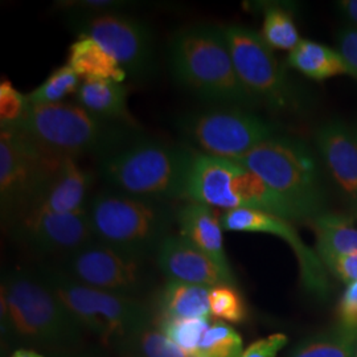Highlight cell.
<instances>
[{
  "label": "cell",
  "mask_w": 357,
  "mask_h": 357,
  "mask_svg": "<svg viewBox=\"0 0 357 357\" xmlns=\"http://www.w3.org/2000/svg\"><path fill=\"white\" fill-rule=\"evenodd\" d=\"M168 65L184 89L215 106L252 109L258 106L236 72L222 26L193 24L171 38Z\"/></svg>",
  "instance_id": "6da1fadb"
},
{
  "label": "cell",
  "mask_w": 357,
  "mask_h": 357,
  "mask_svg": "<svg viewBox=\"0 0 357 357\" xmlns=\"http://www.w3.org/2000/svg\"><path fill=\"white\" fill-rule=\"evenodd\" d=\"M195 150L153 141L143 134L97 159L101 178L115 191L142 199L184 200Z\"/></svg>",
  "instance_id": "7a4b0ae2"
},
{
  "label": "cell",
  "mask_w": 357,
  "mask_h": 357,
  "mask_svg": "<svg viewBox=\"0 0 357 357\" xmlns=\"http://www.w3.org/2000/svg\"><path fill=\"white\" fill-rule=\"evenodd\" d=\"M86 211L96 241L141 259L156 255L176 224V209L168 202L115 190L98 192Z\"/></svg>",
  "instance_id": "3957f363"
},
{
  "label": "cell",
  "mask_w": 357,
  "mask_h": 357,
  "mask_svg": "<svg viewBox=\"0 0 357 357\" xmlns=\"http://www.w3.org/2000/svg\"><path fill=\"white\" fill-rule=\"evenodd\" d=\"M20 130L52 153L75 159H101L142 134L138 128L103 121L76 102L31 105Z\"/></svg>",
  "instance_id": "277c9868"
},
{
  "label": "cell",
  "mask_w": 357,
  "mask_h": 357,
  "mask_svg": "<svg viewBox=\"0 0 357 357\" xmlns=\"http://www.w3.org/2000/svg\"><path fill=\"white\" fill-rule=\"evenodd\" d=\"M262 178L291 205L299 220L319 216L324 191L319 166L306 143L278 134L236 160Z\"/></svg>",
  "instance_id": "5b68a950"
},
{
  "label": "cell",
  "mask_w": 357,
  "mask_h": 357,
  "mask_svg": "<svg viewBox=\"0 0 357 357\" xmlns=\"http://www.w3.org/2000/svg\"><path fill=\"white\" fill-rule=\"evenodd\" d=\"M1 318L15 336L38 345H66L81 326L52 293L40 271L13 270L1 282Z\"/></svg>",
  "instance_id": "8992f818"
},
{
  "label": "cell",
  "mask_w": 357,
  "mask_h": 357,
  "mask_svg": "<svg viewBox=\"0 0 357 357\" xmlns=\"http://www.w3.org/2000/svg\"><path fill=\"white\" fill-rule=\"evenodd\" d=\"M40 274L81 328L97 335L103 344L125 345L150 326L147 307L132 296L85 286L60 268H44Z\"/></svg>",
  "instance_id": "52a82bcc"
},
{
  "label": "cell",
  "mask_w": 357,
  "mask_h": 357,
  "mask_svg": "<svg viewBox=\"0 0 357 357\" xmlns=\"http://www.w3.org/2000/svg\"><path fill=\"white\" fill-rule=\"evenodd\" d=\"M64 158L41 146L23 130H1L0 209L7 224L36 203Z\"/></svg>",
  "instance_id": "ba28073f"
},
{
  "label": "cell",
  "mask_w": 357,
  "mask_h": 357,
  "mask_svg": "<svg viewBox=\"0 0 357 357\" xmlns=\"http://www.w3.org/2000/svg\"><path fill=\"white\" fill-rule=\"evenodd\" d=\"M176 126L197 153L233 162L280 134L274 123L249 109L234 106H213L187 113L178 118Z\"/></svg>",
  "instance_id": "9c48e42d"
},
{
  "label": "cell",
  "mask_w": 357,
  "mask_h": 357,
  "mask_svg": "<svg viewBox=\"0 0 357 357\" xmlns=\"http://www.w3.org/2000/svg\"><path fill=\"white\" fill-rule=\"evenodd\" d=\"M77 36L94 38L128 77L144 79L156 70L153 32L142 20L119 13H66Z\"/></svg>",
  "instance_id": "30bf717a"
},
{
  "label": "cell",
  "mask_w": 357,
  "mask_h": 357,
  "mask_svg": "<svg viewBox=\"0 0 357 357\" xmlns=\"http://www.w3.org/2000/svg\"><path fill=\"white\" fill-rule=\"evenodd\" d=\"M221 26L245 89L273 110L294 109L298 103L295 88L261 35L249 26Z\"/></svg>",
  "instance_id": "8fae6325"
},
{
  "label": "cell",
  "mask_w": 357,
  "mask_h": 357,
  "mask_svg": "<svg viewBox=\"0 0 357 357\" xmlns=\"http://www.w3.org/2000/svg\"><path fill=\"white\" fill-rule=\"evenodd\" d=\"M60 270L85 286L132 298L147 284L144 259L123 255L98 241L63 258Z\"/></svg>",
  "instance_id": "7c38bea8"
},
{
  "label": "cell",
  "mask_w": 357,
  "mask_h": 357,
  "mask_svg": "<svg viewBox=\"0 0 357 357\" xmlns=\"http://www.w3.org/2000/svg\"><path fill=\"white\" fill-rule=\"evenodd\" d=\"M10 225L15 240L38 255L65 258L96 241L88 211L52 213L29 209L15 217Z\"/></svg>",
  "instance_id": "4fadbf2b"
},
{
  "label": "cell",
  "mask_w": 357,
  "mask_h": 357,
  "mask_svg": "<svg viewBox=\"0 0 357 357\" xmlns=\"http://www.w3.org/2000/svg\"><path fill=\"white\" fill-rule=\"evenodd\" d=\"M221 225L222 229L228 231L268 233L281 237L293 248L299 261L302 281L307 289L320 296H324L328 291V282L319 257L302 241L289 220L258 209L236 208L222 213Z\"/></svg>",
  "instance_id": "5bb4252c"
},
{
  "label": "cell",
  "mask_w": 357,
  "mask_h": 357,
  "mask_svg": "<svg viewBox=\"0 0 357 357\" xmlns=\"http://www.w3.org/2000/svg\"><path fill=\"white\" fill-rule=\"evenodd\" d=\"M156 262L168 282L188 283L204 287L220 284L234 286L233 273L216 262L180 234H171L159 246Z\"/></svg>",
  "instance_id": "9a60e30c"
},
{
  "label": "cell",
  "mask_w": 357,
  "mask_h": 357,
  "mask_svg": "<svg viewBox=\"0 0 357 357\" xmlns=\"http://www.w3.org/2000/svg\"><path fill=\"white\" fill-rule=\"evenodd\" d=\"M317 147L332 178L357 208V138L342 122H328L317 131Z\"/></svg>",
  "instance_id": "2e32d148"
},
{
  "label": "cell",
  "mask_w": 357,
  "mask_h": 357,
  "mask_svg": "<svg viewBox=\"0 0 357 357\" xmlns=\"http://www.w3.org/2000/svg\"><path fill=\"white\" fill-rule=\"evenodd\" d=\"M91 184L93 174L79 166L75 158L65 156L60 168L41 192L36 203L29 209L52 213H75L86 211V200Z\"/></svg>",
  "instance_id": "e0dca14e"
},
{
  "label": "cell",
  "mask_w": 357,
  "mask_h": 357,
  "mask_svg": "<svg viewBox=\"0 0 357 357\" xmlns=\"http://www.w3.org/2000/svg\"><path fill=\"white\" fill-rule=\"evenodd\" d=\"M178 234L209 255L218 266L231 271L224 250L221 217L213 208L185 202L176 209Z\"/></svg>",
  "instance_id": "ac0fdd59"
},
{
  "label": "cell",
  "mask_w": 357,
  "mask_h": 357,
  "mask_svg": "<svg viewBox=\"0 0 357 357\" xmlns=\"http://www.w3.org/2000/svg\"><path fill=\"white\" fill-rule=\"evenodd\" d=\"M128 86L106 79H85L75 94V102L98 118L113 123L138 128L128 112Z\"/></svg>",
  "instance_id": "d6986e66"
},
{
  "label": "cell",
  "mask_w": 357,
  "mask_h": 357,
  "mask_svg": "<svg viewBox=\"0 0 357 357\" xmlns=\"http://www.w3.org/2000/svg\"><path fill=\"white\" fill-rule=\"evenodd\" d=\"M68 66L85 79H106L123 84L128 73L94 38L79 36L68 51Z\"/></svg>",
  "instance_id": "ffe728a7"
},
{
  "label": "cell",
  "mask_w": 357,
  "mask_h": 357,
  "mask_svg": "<svg viewBox=\"0 0 357 357\" xmlns=\"http://www.w3.org/2000/svg\"><path fill=\"white\" fill-rule=\"evenodd\" d=\"M209 287L168 282L160 294L159 320L203 319L211 314Z\"/></svg>",
  "instance_id": "44dd1931"
},
{
  "label": "cell",
  "mask_w": 357,
  "mask_h": 357,
  "mask_svg": "<svg viewBox=\"0 0 357 357\" xmlns=\"http://www.w3.org/2000/svg\"><path fill=\"white\" fill-rule=\"evenodd\" d=\"M312 221L318 253L327 266L342 255L357 253V225L354 218L321 213Z\"/></svg>",
  "instance_id": "7402d4cb"
},
{
  "label": "cell",
  "mask_w": 357,
  "mask_h": 357,
  "mask_svg": "<svg viewBox=\"0 0 357 357\" xmlns=\"http://www.w3.org/2000/svg\"><path fill=\"white\" fill-rule=\"evenodd\" d=\"M287 65L317 81L342 75L351 76V72L339 52L311 40L299 41V44L290 52Z\"/></svg>",
  "instance_id": "603a6c76"
},
{
  "label": "cell",
  "mask_w": 357,
  "mask_h": 357,
  "mask_svg": "<svg viewBox=\"0 0 357 357\" xmlns=\"http://www.w3.org/2000/svg\"><path fill=\"white\" fill-rule=\"evenodd\" d=\"M357 328L340 324L299 345L290 357H355Z\"/></svg>",
  "instance_id": "cb8c5ba5"
},
{
  "label": "cell",
  "mask_w": 357,
  "mask_h": 357,
  "mask_svg": "<svg viewBox=\"0 0 357 357\" xmlns=\"http://www.w3.org/2000/svg\"><path fill=\"white\" fill-rule=\"evenodd\" d=\"M259 35L270 50L278 51L291 52L301 41L291 13L275 4L266 6Z\"/></svg>",
  "instance_id": "d4e9b609"
},
{
  "label": "cell",
  "mask_w": 357,
  "mask_h": 357,
  "mask_svg": "<svg viewBox=\"0 0 357 357\" xmlns=\"http://www.w3.org/2000/svg\"><path fill=\"white\" fill-rule=\"evenodd\" d=\"M79 77L68 65L56 68L45 81L28 94L31 105H54L64 102L70 94H76L81 85Z\"/></svg>",
  "instance_id": "484cf974"
},
{
  "label": "cell",
  "mask_w": 357,
  "mask_h": 357,
  "mask_svg": "<svg viewBox=\"0 0 357 357\" xmlns=\"http://www.w3.org/2000/svg\"><path fill=\"white\" fill-rule=\"evenodd\" d=\"M158 327L187 355L199 354L205 332L211 327L208 318L203 319L159 320Z\"/></svg>",
  "instance_id": "4316f807"
},
{
  "label": "cell",
  "mask_w": 357,
  "mask_h": 357,
  "mask_svg": "<svg viewBox=\"0 0 357 357\" xmlns=\"http://www.w3.org/2000/svg\"><path fill=\"white\" fill-rule=\"evenodd\" d=\"M199 354L203 357H241L243 339L224 321H215L205 332Z\"/></svg>",
  "instance_id": "83f0119b"
},
{
  "label": "cell",
  "mask_w": 357,
  "mask_h": 357,
  "mask_svg": "<svg viewBox=\"0 0 357 357\" xmlns=\"http://www.w3.org/2000/svg\"><path fill=\"white\" fill-rule=\"evenodd\" d=\"M31 109L28 94L13 86L10 79L0 82V128L20 130L26 122Z\"/></svg>",
  "instance_id": "f1b7e54d"
},
{
  "label": "cell",
  "mask_w": 357,
  "mask_h": 357,
  "mask_svg": "<svg viewBox=\"0 0 357 357\" xmlns=\"http://www.w3.org/2000/svg\"><path fill=\"white\" fill-rule=\"evenodd\" d=\"M125 345H132L135 355L139 357H188L159 327L153 328L151 324Z\"/></svg>",
  "instance_id": "f546056e"
},
{
  "label": "cell",
  "mask_w": 357,
  "mask_h": 357,
  "mask_svg": "<svg viewBox=\"0 0 357 357\" xmlns=\"http://www.w3.org/2000/svg\"><path fill=\"white\" fill-rule=\"evenodd\" d=\"M211 314L217 319L241 323L246 318V307L240 293L231 284H220L209 291Z\"/></svg>",
  "instance_id": "4dcf8cb0"
},
{
  "label": "cell",
  "mask_w": 357,
  "mask_h": 357,
  "mask_svg": "<svg viewBox=\"0 0 357 357\" xmlns=\"http://www.w3.org/2000/svg\"><path fill=\"white\" fill-rule=\"evenodd\" d=\"M337 52L343 57L351 76L357 79V28L344 26L337 32Z\"/></svg>",
  "instance_id": "1f68e13d"
},
{
  "label": "cell",
  "mask_w": 357,
  "mask_h": 357,
  "mask_svg": "<svg viewBox=\"0 0 357 357\" xmlns=\"http://www.w3.org/2000/svg\"><path fill=\"white\" fill-rule=\"evenodd\" d=\"M287 343V337L283 333H275L265 339L255 342L246 351H243L241 357H277L278 352Z\"/></svg>",
  "instance_id": "d6a6232c"
},
{
  "label": "cell",
  "mask_w": 357,
  "mask_h": 357,
  "mask_svg": "<svg viewBox=\"0 0 357 357\" xmlns=\"http://www.w3.org/2000/svg\"><path fill=\"white\" fill-rule=\"evenodd\" d=\"M339 315L343 324L357 328V282L349 284L345 290L339 305Z\"/></svg>",
  "instance_id": "836d02e7"
},
{
  "label": "cell",
  "mask_w": 357,
  "mask_h": 357,
  "mask_svg": "<svg viewBox=\"0 0 357 357\" xmlns=\"http://www.w3.org/2000/svg\"><path fill=\"white\" fill-rule=\"evenodd\" d=\"M328 268H331L342 281L349 284L355 283L357 282V253L339 257Z\"/></svg>",
  "instance_id": "e575fe53"
},
{
  "label": "cell",
  "mask_w": 357,
  "mask_h": 357,
  "mask_svg": "<svg viewBox=\"0 0 357 357\" xmlns=\"http://www.w3.org/2000/svg\"><path fill=\"white\" fill-rule=\"evenodd\" d=\"M339 10L345 20H348L357 28V0L339 1Z\"/></svg>",
  "instance_id": "d590c367"
},
{
  "label": "cell",
  "mask_w": 357,
  "mask_h": 357,
  "mask_svg": "<svg viewBox=\"0 0 357 357\" xmlns=\"http://www.w3.org/2000/svg\"><path fill=\"white\" fill-rule=\"evenodd\" d=\"M11 357H43L31 349H19Z\"/></svg>",
  "instance_id": "8d00e7d4"
},
{
  "label": "cell",
  "mask_w": 357,
  "mask_h": 357,
  "mask_svg": "<svg viewBox=\"0 0 357 357\" xmlns=\"http://www.w3.org/2000/svg\"><path fill=\"white\" fill-rule=\"evenodd\" d=\"M355 357H357V343H356V351H355Z\"/></svg>",
  "instance_id": "74e56055"
},
{
  "label": "cell",
  "mask_w": 357,
  "mask_h": 357,
  "mask_svg": "<svg viewBox=\"0 0 357 357\" xmlns=\"http://www.w3.org/2000/svg\"><path fill=\"white\" fill-rule=\"evenodd\" d=\"M355 134H356V138H357V128L355 130Z\"/></svg>",
  "instance_id": "f35d334b"
}]
</instances>
